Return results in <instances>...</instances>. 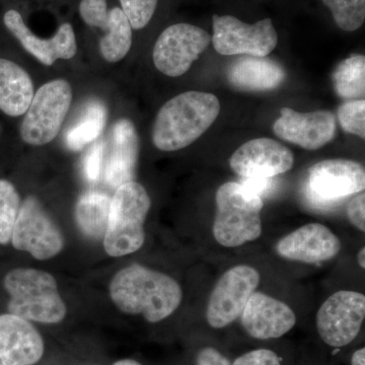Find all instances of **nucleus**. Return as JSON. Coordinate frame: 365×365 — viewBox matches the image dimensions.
I'll list each match as a JSON object with an SVG mask.
<instances>
[{
    "label": "nucleus",
    "mask_w": 365,
    "mask_h": 365,
    "mask_svg": "<svg viewBox=\"0 0 365 365\" xmlns=\"http://www.w3.org/2000/svg\"><path fill=\"white\" fill-rule=\"evenodd\" d=\"M120 2L134 30H141L148 25L158 6V0H120Z\"/></svg>",
    "instance_id": "nucleus-29"
},
{
    "label": "nucleus",
    "mask_w": 365,
    "mask_h": 365,
    "mask_svg": "<svg viewBox=\"0 0 365 365\" xmlns=\"http://www.w3.org/2000/svg\"><path fill=\"white\" fill-rule=\"evenodd\" d=\"M151 201L143 185L135 181L118 187L110 203L104 235L106 253L122 257L135 253L145 241L144 222Z\"/></svg>",
    "instance_id": "nucleus-5"
},
{
    "label": "nucleus",
    "mask_w": 365,
    "mask_h": 365,
    "mask_svg": "<svg viewBox=\"0 0 365 365\" xmlns=\"http://www.w3.org/2000/svg\"><path fill=\"white\" fill-rule=\"evenodd\" d=\"M79 14L86 25L97 28L98 24L109 14L107 1L106 0H81L79 4Z\"/></svg>",
    "instance_id": "nucleus-31"
},
{
    "label": "nucleus",
    "mask_w": 365,
    "mask_h": 365,
    "mask_svg": "<svg viewBox=\"0 0 365 365\" xmlns=\"http://www.w3.org/2000/svg\"><path fill=\"white\" fill-rule=\"evenodd\" d=\"M228 83L244 91H269L279 88L287 72L278 62L267 57L242 56L235 60L227 71Z\"/></svg>",
    "instance_id": "nucleus-20"
},
{
    "label": "nucleus",
    "mask_w": 365,
    "mask_h": 365,
    "mask_svg": "<svg viewBox=\"0 0 365 365\" xmlns=\"http://www.w3.org/2000/svg\"><path fill=\"white\" fill-rule=\"evenodd\" d=\"M210 41V35L199 26L182 23L170 26L155 42L153 63L165 76L179 78L191 68Z\"/></svg>",
    "instance_id": "nucleus-9"
},
{
    "label": "nucleus",
    "mask_w": 365,
    "mask_h": 365,
    "mask_svg": "<svg viewBox=\"0 0 365 365\" xmlns=\"http://www.w3.org/2000/svg\"><path fill=\"white\" fill-rule=\"evenodd\" d=\"M340 249L339 237L321 223L297 228L276 245V252L282 258L307 264L331 260L339 254Z\"/></svg>",
    "instance_id": "nucleus-16"
},
{
    "label": "nucleus",
    "mask_w": 365,
    "mask_h": 365,
    "mask_svg": "<svg viewBox=\"0 0 365 365\" xmlns=\"http://www.w3.org/2000/svg\"><path fill=\"white\" fill-rule=\"evenodd\" d=\"M4 288L9 295V313L26 321L60 323L67 309L51 274L33 268H16L6 274Z\"/></svg>",
    "instance_id": "nucleus-3"
},
{
    "label": "nucleus",
    "mask_w": 365,
    "mask_h": 365,
    "mask_svg": "<svg viewBox=\"0 0 365 365\" xmlns=\"http://www.w3.org/2000/svg\"><path fill=\"white\" fill-rule=\"evenodd\" d=\"M212 43L222 55L266 57L275 49L278 34L272 20L265 19L253 25L232 16H213Z\"/></svg>",
    "instance_id": "nucleus-8"
},
{
    "label": "nucleus",
    "mask_w": 365,
    "mask_h": 365,
    "mask_svg": "<svg viewBox=\"0 0 365 365\" xmlns=\"http://www.w3.org/2000/svg\"><path fill=\"white\" fill-rule=\"evenodd\" d=\"M111 198L101 192L90 191L79 197L76 220L79 228L93 239L104 237Z\"/></svg>",
    "instance_id": "nucleus-23"
},
{
    "label": "nucleus",
    "mask_w": 365,
    "mask_h": 365,
    "mask_svg": "<svg viewBox=\"0 0 365 365\" xmlns=\"http://www.w3.org/2000/svg\"><path fill=\"white\" fill-rule=\"evenodd\" d=\"M44 354V341L26 319L0 314V365H33Z\"/></svg>",
    "instance_id": "nucleus-18"
},
{
    "label": "nucleus",
    "mask_w": 365,
    "mask_h": 365,
    "mask_svg": "<svg viewBox=\"0 0 365 365\" xmlns=\"http://www.w3.org/2000/svg\"><path fill=\"white\" fill-rule=\"evenodd\" d=\"M34 97L32 78L16 62L0 58V111L7 116L25 115Z\"/></svg>",
    "instance_id": "nucleus-21"
},
{
    "label": "nucleus",
    "mask_w": 365,
    "mask_h": 365,
    "mask_svg": "<svg viewBox=\"0 0 365 365\" xmlns=\"http://www.w3.org/2000/svg\"><path fill=\"white\" fill-rule=\"evenodd\" d=\"M4 21L7 30L19 40L24 49L44 66H53L58 59L73 58L78 52L76 34L71 24L60 26L50 39H42L26 26L21 14L14 9L6 11Z\"/></svg>",
    "instance_id": "nucleus-15"
},
{
    "label": "nucleus",
    "mask_w": 365,
    "mask_h": 365,
    "mask_svg": "<svg viewBox=\"0 0 365 365\" xmlns=\"http://www.w3.org/2000/svg\"><path fill=\"white\" fill-rule=\"evenodd\" d=\"M112 146L106 165V181L118 188L133 182L139 157V138L130 120L120 119L112 128Z\"/></svg>",
    "instance_id": "nucleus-19"
},
{
    "label": "nucleus",
    "mask_w": 365,
    "mask_h": 365,
    "mask_svg": "<svg viewBox=\"0 0 365 365\" xmlns=\"http://www.w3.org/2000/svg\"><path fill=\"white\" fill-rule=\"evenodd\" d=\"M107 114V109L101 101L93 100L86 104L85 113L66 133L68 148L81 150L83 146L97 140L104 130Z\"/></svg>",
    "instance_id": "nucleus-24"
},
{
    "label": "nucleus",
    "mask_w": 365,
    "mask_h": 365,
    "mask_svg": "<svg viewBox=\"0 0 365 365\" xmlns=\"http://www.w3.org/2000/svg\"><path fill=\"white\" fill-rule=\"evenodd\" d=\"M242 327L256 339L282 337L297 324L294 312L287 304L263 292H255L241 314Z\"/></svg>",
    "instance_id": "nucleus-17"
},
{
    "label": "nucleus",
    "mask_w": 365,
    "mask_h": 365,
    "mask_svg": "<svg viewBox=\"0 0 365 365\" xmlns=\"http://www.w3.org/2000/svg\"><path fill=\"white\" fill-rule=\"evenodd\" d=\"M71 102L72 88L66 79H55L41 86L21 122V139L34 146L51 143L59 134Z\"/></svg>",
    "instance_id": "nucleus-6"
},
{
    "label": "nucleus",
    "mask_w": 365,
    "mask_h": 365,
    "mask_svg": "<svg viewBox=\"0 0 365 365\" xmlns=\"http://www.w3.org/2000/svg\"><path fill=\"white\" fill-rule=\"evenodd\" d=\"M280 114L273 124L274 134L304 150H319L331 143L337 134V121L331 111L299 113L285 107Z\"/></svg>",
    "instance_id": "nucleus-14"
},
{
    "label": "nucleus",
    "mask_w": 365,
    "mask_h": 365,
    "mask_svg": "<svg viewBox=\"0 0 365 365\" xmlns=\"http://www.w3.org/2000/svg\"><path fill=\"white\" fill-rule=\"evenodd\" d=\"M294 165V155L287 146L271 138L252 139L235 151L230 165L242 179H272Z\"/></svg>",
    "instance_id": "nucleus-13"
},
{
    "label": "nucleus",
    "mask_w": 365,
    "mask_h": 365,
    "mask_svg": "<svg viewBox=\"0 0 365 365\" xmlns=\"http://www.w3.org/2000/svg\"><path fill=\"white\" fill-rule=\"evenodd\" d=\"M260 283L254 267L239 265L228 269L216 282L209 297L206 319L215 329L225 328L241 317L242 309Z\"/></svg>",
    "instance_id": "nucleus-10"
},
{
    "label": "nucleus",
    "mask_w": 365,
    "mask_h": 365,
    "mask_svg": "<svg viewBox=\"0 0 365 365\" xmlns=\"http://www.w3.org/2000/svg\"><path fill=\"white\" fill-rule=\"evenodd\" d=\"M232 365H281V362L272 350L258 349L237 357Z\"/></svg>",
    "instance_id": "nucleus-32"
},
{
    "label": "nucleus",
    "mask_w": 365,
    "mask_h": 365,
    "mask_svg": "<svg viewBox=\"0 0 365 365\" xmlns=\"http://www.w3.org/2000/svg\"><path fill=\"white\" fill-rule=\"evenodd\" d=\"M364 318V294L350 290L335 292L317 314L319 337L332 347L350 344L359 336Z\"/></svg>",
    "instance_id": "nucleus-11"
},
{
    "label": "nucleus",
    "mask_w": 365,
    "mask_h": 365,
    "mask_svg": "<svg viewBox=\"0 0 365 365\" xmlns=\"http://www.w3.org/2000/svg\"><path fill=\"white\" fill-rule=\"evenodd\" d=\"M359 264L360 267L365 268V249L360 250L359 253Z\"/></svg>",
    "instance_id": "nucleus-37"
},
{
    "label": "nucleus",
    "mask_w": 365,
    "mask_h": 365,
    "mask_svg": "<svg viewBox=\"0 0 365 365\" xmlns=\"http://www.w3.org/2000/svg\"><path fill=\"white\" fill-rule=\"evenodd\" d=\"M220 112V101L212 93L191 91L178 95L158 111L153 143L163 151L182 150L207 131Z\"/></svg>",
    "instance_id": "nucleus-2"
},
{
    "label": "nucleus",
    "mask_w": 365,
    "mask_h": 365,
    "mask_svg": "<svg viewBox=\"0 0 365 365\" xmlns=\"http://www.w3.org/2000/svg\"><path fill=\"white\" fill-rule=\"evenodd\" d=\"M351 364L352 365H365L364 348H361V349H359L357 351L354 352L352 356Z\"/></svg>",
    "instance_id": "nucleus-35"
},
{
    "label": "nucleus",
    "mask_w": 365,
    "mask_h": 365,
    "mask_svg": "<svg viewBox=\"0 0 365 365\" xmlns=\"http://www.w3.org/2000/svg\"><path fill=\"white\" fill-rule=\"evenodd\" d=\"M113 365H143L139 364V362L135 361V360L132 359H123L119 360V361L115 362Z\"/></svg>",
    "instance_id": "nucleus-36"
},
{
    "label": "nucleus",
    "mask_w": 365,
    "mask_h": 365,
    "mask_svg": "<svg viewBox=\"0 0 365 365\" xmlns=\"http://www.w3.org/2000/svg\"><path fill=\"white\" fill-rule=\"evenodd\" d=\"M98 28L106 35L100 40V51L103 58L110 63H116L130 51L132 28L128 19L119 7H114Z\"/></svg>",
    "instance_id": "nucleus-22"
},
{
    "label": "nucleus",
    "mask_w": 365,
    "mask_h": 365,
    "mask_svg": "<svg viewBox=\"0 0 365 365\" xmlns=\"http://www.w3.org/2000/svg\"><path fill=\"white\" fill-rule=\"evenodd\" d=\"M334 21L346 32L359 30L365 20V0H323Z\"/></svg>",
    "instance_id": "nucleus-27"
},
{
    "label": "nucleus",
    "mask_w": 365,
    "mask_h": 365,
    "mask_svg": "<svg viewBox=\"0 0 365 365\" xmlns=\"http://www.w3.org/2000/svg\"><path fill=\"white\" fill-rule=\"evenodd\" d=\"M347 216L350 222L360 232H365V194L360 192L359 195L350 201L347 206Z\"/></svg>",
    "instance_id": "nucleus-33"
},
{
    "label": "nucleus",
    "mask_w": 365,
    "mask_h": 365,
    "mask_svg": "<svg viewBox=\"0 0 365 365\" xmlns=\"http://www.w3.org/2000/svg\"><path fill=\"white\" fill-rule=\"evenodd\" d=\"M364 165L344 158L322 160L309 170L307 193L318 203L334 204L364 192Z\"/></svg>",
    "instance_id": "nucleus-12"
},
{
    "label": "nucleus",
    "mask_w": 365,
    "mask_h": 365,
    "mask_svg": "<svg viewBox=\"0 0 365 365\" xmlns=\"http://www.w3.org/2000/svg\"><path fill=\"white\" fill-rule=\"evenodd\" d=\"M338 121L343 130L365 138V101H348L338 108Z\"/></svg>",
    "instance_id": "nucleus-28"
},
{
    "label": "nucleus",
    "mask_w": 365,
    "mask_h": 365,
    "mask_svg": "<svg viewBox=\"0 0 365 365\" xmlns=\"http://www.w3.org/2000/svg\"><path fill=\"white\" fill-rule=\"evenodd\" d=\"M110 295L120 311L141 314L150 323L167 319L182 299V288L174 278L139 264L121 269L113 277Z\"/></svg>",
    "instance_id": "nucleus-1"
},
{
    "label": "nucleus",
    "mask_w": 365,
    "mask_h": 365,
    "mask_svg": "<svg viewBox=\"0 0 365 365\" xmlns=\"http://www.w3.org/2000/svg\"><path fill=\"white\" fill-rule=\"evenodd\" d=\"M334 90L345 100H364L365 57L351 55L336 67L332 76Z\"/></svg>",
    "instance_id": "nucleus-25"
},
{
    "label": "nucleus",
    "mask_w": 365,
    "mask_h": 365,
    "mask_svg": "<svg viewBox=\"0 0 365 365\" xmlns=\"http://www.w3.org/2000/svg\"><path fill=\"white\" fill-rule=\"evenodd\" d=\"M216 213L213 235L227 248L256 241L262 235L261 211L263 198L237 182H228L215 195Z\"/></svg>",
    "instance_id": "nucleus-4"
},
{
    "label": "nucleus",
    "mask_w": 365,
    "mask_h": 365,
    "mask_svg": "<svg viewBox=\"0 0 365 365\" xmlns=\"http://www.w3.org/2000/svg\"><path fill=\"white\" fill-rule=\"evenodd\" d=\"M104 153L105 145L103 141H96L86 153L83 160V170L86 179L88 181H97L100 177Z\"/></svg>",
    "instance_id": "nucleus-30"
},
{
    "label": "nucleus",
    "mask_w": 365,
    "mask_h": 365,
    "mask_svg": "<svg viewBox=\"0 0 365 365\" xmlns=\"http://www.w3.org/2000/svg\"><path fill=\"white\" fill-rule=\"evenodd\" d=\"M11 242L14 249L28 252L37 260L57 256L66 244L60 228L34 196L21 203Z\"/></svg>",
    "instance_id": "nucleus-7"
},
{
    "label": "nucleus",
    "mask_w": 365,
    "mask_h": 365,
    "mask_svg": "<svg viewBox=\"0 0 365 365\" xmlns=\"http://www.w3.org/2000/svg\"><path fill=\"white\" fill-rule=\"evenodd\" d=\"M21 205L16 187L7 180H0V245L11 241Z\"/></svg>",
    "instance_id": "nucleus-26"
},
{
    "label": "nucleus",
    "mask_w": 365,
    "mask_h": 365,
    "mask_svg": "<svg viewBox=\"0 0 365 365\" xmlns=\"http://www.w3.org/2000/svg\"><path fill=\"white\" fill-rule=\"evenodd\" d=\"M196 365H232L230 360L215 348H203L197 355Z\"/></svg>",
    "instance_id": "nucleus-34"
}]
</instances>
